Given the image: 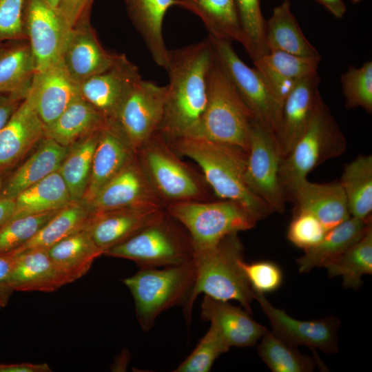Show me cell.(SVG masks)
Returning <instances> with one entry per match:
<instances>
[{"mask_svg":"<svg viewBox=\"0 0 372 372\" xmlns=\"http://www.w3.org/2000/svg\"><path fill=\"white\" fill-rule=\"evenodd\" d=\"M197 15L209 35L229 42H245L234 0H174Z\"/></svg>","mask_w":372,"mask_h":372,"instance_id":"32","label":"cell"},{"mask_svg":"<svg viewBox=\"0 0 372 372\" xmlns=\"http://www.w3.org/2000/svg\"><path fill=\"white\" fill-rule=\"evenodd\" d=\"M167 85L141 79L111 119L136 152L161 127L165 110Z\"/></svg>","mask_w":372,"mask_h":372,"instance_id":"12","label":"cell"},{"mask_svg":"<svg viewBox=\"0 0 372 372\" xmlns=\"http://www.w3.org/2000/svg\"><path fill=\"white\" fill-rule=\"evenodd\" d=\"M107 121L79 95L54 121L45 126V136L68 148L102 129Z\"/></svg>","mask_w":372,"mask_h":372,"instance_id":"30","label":"cell"},{"mask_svg":"<svg viewBox=\"0 0 372 372\" xmlns=\"http://www.w3.org/2000/svg\"><path fill=\"white\" fill-rule=\"evenodd\" d=\"M117 54L102 45L87 22L72 29L61 61L71 77L81 84L109 68Z\"/></svg>","mask_w":372,"mask_h":372,"instance_id":"21","label":"cell"},{"mask_svg":"<svg viewBox=\"0 0 372 372\" xmlns=\"http://www.w3.org/2000/svg\"><path fill=\"white\" fill-rule=\"evenodd\" d=\"M255 119L254 113L240 96L213 53L207 73L206 105L191 137L248 152Z\"/></svg>","mask_w":372,"mask_h":372,"instance_id":"4","label":"cell"},{"mask_svg":"<svg viewBox=\"0 0 372 372\" xmlns=\"http://www.w3.org/2000/svg\"><path fill=\"white\" fill-rule=\"evenodd\" d=\"M240 265L254 292L271 293L282 285L283 273L276 263L269 260L247 263L242 260Z\"/></svg>","mask_w":372,"mask_h":372,"instance_id":"46","label":"cell"},{"mask_svg":"<svg viewBox=\"0 0 372 372\" xmlns=\"http://www.w3.org/2000/svg\"><path fill=\"white\" fill-rule=\"evenodd\" d=\"M340 81L346 107H362L371 114L372 62L366 61L360 68L350 65L341 75Z\"/></svg>","mask_w":372,"mask_h":372,"instance_id":"41","label":"cell"},{"mask_svg":"<svg viewBox=\"0 0 372 372\" xmlns=\"http://www.w3.org/2000/svg\"><path fill=\"white\" fill-rule=\"evenodd\" d=\"M346 149L345 137L322 99L306 130L282 160L279 177L286 200L312 170Z\"/></svg>","mask_w":372,"mask_h":372,"instance_id":"6","label":"cell"},{"mask_svg":"<svg viewBox=\"0 0 372 372\" xmlns=\"http://www.w3.org/2000/svg\"><path fill=\"white\" fill-rule=\"evenodd\" d=\"M224 338L212 324L190 355L174 372H208L214 361L229 350Z\"/></svg>","mask_w":372,"mask_h":372,"instance_id":"43","label":"cell"},{"mask_svg":"<svg viewBox=\"0 0 372 372\" xmlns=\"http://www.w3.org/2000/svg\"><path fill=\"white\" fill-rule=\"evenodd\" d=\"M17 254L11 285L17 291L52 292L74 282L50 258L47 249H34Z\"/></svg>","mask_w":372,"mask_h":372,"instance_id":"25","label":"cell"},{"mask_svg":"<svg viewBox=\"0 0 372 372\" xmlns=\"http://www.w3.org/2000/svg\"><path fill=\"white\" fill-rule=\"evenodd\" d=\"M136 156L165 207L177 203L211 200V189L203 174L183 161L159 132L136 152Z\"/></svg>","mask_w":372,"mask_h":372,"instance_id":"5","label":"cell"},{"mask_svg":"<svg viewBox=\"0 0 372 372\" xmlns=\"http://www.w3.org/2000/svg\"><path fill=\"white\" fill-rule=\"evenodd\" d=\"M260 358L273 372H311L315 360L302 355L272 331L266 330L258 347Z\"/></svg>","mask_w":372,"mask_h":372,"instance_id":"39","label":"cell"},{"mask_svg":"<svg viewBox=\"0 0 372 372\" xmlns=\"http://www.w3.org/2000/svg\"><path fill=\"white\" fill-rule=\"evenodd\" d=\"M293 214L287 229V239L304 251L318 244L327 231L322 223L308 212Z\"/></svg>","mask_w":372,"mask_h":372,"instance_id":"45","label":"cell"},{"mask_svg":"<svg viewBox=\"0 0 372 372\" xmlns=\"http://www.w3.org/2000/svg\"><path fill=\"white\" fill-rule=\"evenodd\" d=\"M165 209L187 231L194 250L210 248L229 234L252 229L258 222L242 205L229 200L177 203Z\"/></svg>","mask_w":372,"mask_h":372,"instance_id":"8","label":"cell"},{"mask_svg":"<svg viewBox=\"0 0 372 372\" xmlns=\"http://www.w3.org/2000/svg\"><path fill=\"white\" fill-rule=\"evenodd\" d=\"M194 280L192 262L162 269H141L123 282L133 296L137 320L143 330L147 331L163 311L183 304Z\"/></svg>","mask_w":372,"mask_h":372,"instance_id":"9","label":"cell"},{"mask_svg":"<svg viewBox=\"0 0 372 372\" xmlns=\"http://www.w3.org/2000/svg\"><path fill=\"white\" fill-rule=\"evenodd\" d=\"M325 268L330 278L340 276L344 287L358 289L362 277L372 274V223L357 242Z\"/></svg>","mask_w":372,"mask_h":372,"instance_id":"38","label":"cell"},{"mask_svg":"<svg viewBox=\"0 0 372 372\" xmlns=\"http://www.w3.org/2000/svg\"><path fill=\"white\" fill-rule=\"evenodd\" d=\"M254 292V291H253ZM263 313L271 325L272 331L293 347L304 345L319 349L327 353L338 351L339 320L333 316L312 320H300L273 307L265 294L254 292Z\"/></svg>","mask_w":372,"mask_h":372,"instance_id":"14","label":"cell"},{"mask_svg":"<svg viewBox=\"0 0 372 372\" xmlns=\"http://www.w3.org/2000/svg\"><path fill=\"white\" fill-rule=\"evenodd\" d=\"M242 260L243 246L238 233L225 236L210 248L194 250L195 280L183 303L187 325L194 301L203 293L218 300L237 301L252 314L251 304L254 295L242 269Z\"/></svg>","mask_w":372,"mask_h":372,"instance_id":"3","label":"cell"},{"mask_svg":"<svg viewBox=\"0 0 372 372\" xmlns=\"http://www.w3.org/2000/svg\"><path fill=\"white\" fill-rule=\"evenodd\" d=\"M166 139L177 154L187 156L198 165L207 185L220 199L240 203L258 221L273 213L245 183L247 152L201 138Z\"/></svg>","mask_w":372,"mask_h":372,"instance_id":"2","label":"cell"},{"mask_svg":"<svg viewBox=\"0 0 372 372\" xmlns=\"http://www.w3.org/2000/svg\"><path fill=\"white\" fill-rule=\"evenodd\" d=\"M141 79L138 68L125 54H118L109 68L80 84V96L111 120Z\"/></svg>","mask_w":372,"mask_h":372,"instance_id":"15","label":"cell"},{"mask_svg":"<svg viewBox=\"0 0 372 372\" xmlns=\"http://www.w3.org/2000/svg\"><path fill=\"white\" fill-rule=\"evenodd\" d=\"M86 205L91 213L148 205L164 206L152 189L136 155Z\"/></svg>","mask_w":372,"mask_h":372,"instance_id":"17","label":"cell"},{"mask_svg":"<svg viewBox=\"0 0 372 372\" xmlns=\"http://www.w3.org/2000/svg\"><path fill=\"white\" fill-rule=\"evenodd\" d=\"M370 223L371 219L363 220L351 216L328 230L318 244L304 250V255L297 259L298 271L305 273L315 267H325L357 242Z\"/></svg>","mask_w":372,"mask_h":372,"instance_id":"29","label":"cell"},{"mask_svg":"<svg viewBox=\"0 0 372 372\" xmlns=\"http://www.w3.org/2000/svg\"><path fill=\"white\" fill-rule=\"evenodd\" d=\"M327 8L335 18H342L346 12L343 0H316Z\"/></svg>","mask_w":372,"mask_h":372,"instance_id":"54","label":"cell"},{"mask_svg":"<svg viewBox=\"0 0 372 372\" xmlns=\"http://www.w3.org/2000/svg\"><path fill=\"white\" fill-rule=\"evenodd\" d=\"M59 210L28 215L9 220L0 228V254L11 251L25 243Z\"/></svg>","mask_w":372,"mask_h":372,"instance_id":"42","label":"cell"},{"mask_svg":"<svg viewBox=\"0 0 372 372\" xmlns=\"http://www.w3.org/2000/svg\"><path fill=\"white\" fill-rule=\"evenodd\" d=\"M128 16L143 38L152 59L165 69L169 50L165 43L163 24L174 0H124Z\"/></svg>","mask_w":372,"mask_h":372,"instance_id":"27","label":"cell"},{"mask_svg":"<svg viewBox=\"0 0 372 372\" xmlns=\"http://www.w3.org/2000/svg\"><path fill=\"white\" fill-rule=\"evenodd\" d=\"M320 81L318 73L299 80L282 105L276 137L283 157L303 134L322 99Z\"/></svg>","mask_w":372,"mask_h":372,"instance_id":"20","label":"cell"},{"mask_svg":"<svg viewBox=\"0 0 372 372\" xmlns=\"http://www.w3.org/2000/svg\"><path fill=\"white\" fill-rule=\"evenodd\" d=\"M4 307V305L3 304V303L0 301V309Z\"/></svg>","mask_w":372,"mask_h":372,"instance_id":"56","label":"cell"},{"mask_svg":"<svg viewBox=\"0 0 372 372\" xmlns=\"http://www.w3.org/2000/svg\"><path fill=\"white\" fill-rule=\"evenodd\" d=\"M213 58L206 39L176 50H169V84L163 121L159 129L166 138L191 137L207 101V73Z\"/></svg>","mask_w":372,"mask_h":372,"instance_id":"1","label":"cell"},{"mask_svg":"<svg viewBox=\"0 0 372 372\" xmlns=\"http://www.w3.org/2000/svg\"><path fill=\"white\" fill-rule=\"evenodd\" d=\"M52 260L74 281L85 276L94 261L104 254L86 227L47 249Z\"/></svg>","mask_w":372,"mask_h":372,"instance_id":"34","label":"cell"},{"mask_svg":"<svg viewBox=\"0 0 372 372\" xmlns=\"http://www.w3.org/2000/svg\"><path fill=\"white\" fill-rule=\"evenodd\" d=\"M105 255L134 261L141 269L193 262L194 248L185 229L166 211L163 216Z\"/></svg>","mask_w":372,"mask_h":372,"instance_id":"7","label":"cell"},{"mask_svg":"<svg viewBox=\"0 0 372 372\" xmlns=\"http://www.w3.org/2000/svg\"><path fill=\"white\" fill-rule=\"evenodd\" d=\"M244 36L243 46L254 61L268 53L265 43V24L260 0H234Z\"/></svg>","mask_w":372,"mask_h":372,"instance_id":"40","label":"cell"},{"mask_svg":"<svg viewBox=\"0 0 372 372\" xmlns=\"http://www.w3.org/2000/svg\"><path fill=\"white\" fill-rule=\"evenodd\" d=\"M79 88L61 60L36 71L26 99L48 126L80 95Z\"/></svg>","mask_w":372,"mask_h":372,"instance_id":"18","label":"cell"},{"mask_svg":"<svg viewBox=\"0 0 372 372\" xmlns=\"http://www.w3.org/2000/svg\"><path fill=\"white\" fill-rule=\"evenodd\" d=\"M22 101L10 95L0 94V131Z\"/></svg>","mask_w":372,"mask_h":372,"instance_id":"51","label":"cell"},{"mask_svg":"<svg viewBox=\"0 0 372 372\" xmlns=\"http://www.w3.org/2000/svg\"><path fill=\"white\" fill-rule=\"evenodd\" d=\"M161 205H148L92 213L86 228L103 253L128 240L165 213Z\"/></svg>","mask_w":372,"mask_h":372,"instance_id":"16","label":"cell"},{"mask_svg":"<svg viewBox=\"0 0 372 372\" xmlns=\"http://www.w3.org/2000/svg\"><path fill=\"white\" fill-rule=\"evenodd\" d=\"M265 43L268 52L283 51L307 56H321L303 34L291 10L289 0L274 8L266 21Z\"/></svg>","mask_w":372,"mask_h":372,"instance_id":"31","label":"cell"},{"mask_svg":"<svg viewBox=\"0 0 372 372\" xmlns=\"http://www.w3.org/2000/svg\"><path fill=\"white\" fill-rule=\"evenodd\" d=\"M68 148L45 136L7 178L0 197L15 198L25 189L59 170Z\"/></svg>","mask_w":372,"mask_h":372,"instance_id":"26","label":"cell"},{"mask_svg":"<svg viewBox=\"0 0 372 372\" xmlns=\"http://www.w3.org/2000/svg\"><path fill=\"white\" fill-rule=\"evenodd\" d=\"M17 260V254L11 251L0 254V301L4 307L14 291L11 276Z\"/></svg>","mask_w":372,"mask_h":372,"instance_id":"50","label":"cell"},{"mask_svg":"<svg viewBox=\"0 0 372 372\" xmlns=\"http://www.w3.org/2000/svg\"><path fill=\"white\" fill-rule=\"evenodd\" d=\"M92 213L82 201L63 207L28 241L11 251L19 254L34 249H48L68 236L85 228Z\"/></svg>","mask_w":372,"mask_h":372,"instance_id":"36","label":"cell"},{"mask_svg":"<svg viewBox=\"0 0 372 372\" xmlns=\"http://www.w3.org/2000/svg\"><path fill=\"white\" fill-rule=\"evenodd\" d=\"M46 363L0 364V372H51Z\"/></svg>","mask_w":372,"mask_h":372,"instance_id":"52","label":"cell"},{"mask_svg":"<svg viewBox=\"0 0 372 372\" xmlns=\"http://www.w3.org/2000/svg\"><path fill=\"white\" fill-rule=\"evenodd\" d=\"M72 201L66 184L57 170L16 196L10 219L59 210Z\"/></svg>","mask_w":372,"mask_h":372,"instance_id":"33","label":"cell"},{"mask_svg":"<svg viewBox=\"0 0 372 372\" xmlns=\"http://www.w3.org/2000/svg\"><path fill=\"white\" fill-rule=\"evenodd\" d=\"M288 200L294 203L293 212L306 211L312 214L327 231L351 217L346 196L339 181L317 183L307 179L293 190Z\"/></svg>","mask_w":372,"mask_h":372,"instance_id":"23","label":"cell"},{"mask_svg":"<svg viewBox=\"0 0 372 372\" xmlns=\"http://www.w3.org/2000/svg\"><path fill=\"white\" fill-rule=\"evenodd\" d=\"M45 136L44 123L25 99L0 131V174L17 166Z\"/></svg>","mask_w":372,"mask_h":372,"instance_id":"19","label":"cell"},{"mask_svg":"<svg viewBox=\"0 0 372 372\" xmlns=\"http://www.w3.org/2000/svg\"><path fill=\"white\" fill-rule=\"evenodd\" d=\"M136 155V152L114 121L107 120L101 132L89 182L81 201L88 204Z\"/></svg>","mask_w":372,"mask_h":372,"instance_id":"22","label":"cell"},{"mask_svg":"<svg viewBox=\"0 0 372 372\" xmlns=\"http://www.w3.org/2000/svg\"><path fill=\"white\" fill-rule=\"evenodd\" d=\"M25 0H0V43L27 40L23 21Z\"/></svg>","mask_w":372,"mask_h":372,"instance_id":"47","label":"cell"},{"mask_svg":"<svg viewBox=\"0 0 372 372\" xmlns=\"http://www.w3.org/2000/svg\"><path fill=\"white\" fill-rule=\"evenodd\" d=\"M23 21L37 70L61 61L72 28L59 10L42 0H25Z\"/></svg>","mask_w":372,"mask_h":372,"instance_id":"13","label":"cell"},{"mask_svg":"<svg viewBox=\"0 0 372 372\" xmlns=\"http://www.w3.org/2000/svg\"><path fill=\"white\" fill-rule=\"evenodd\" d=\"M14 205V198L0 197V228L11 218Z\"/></svg>","mask_w":372,"mask_h":372,"instance_id":"53","label":"cell"},{"mask_svg":"<svg viewBox=\"0 0 372 372\" xmlns=\"http://www.w3.org/2000/svg\"><path fill=\"white\" fill-rule=\"evenodd\" d=\"M259 59L281 75L299 81L318 73L321 56H307L283 51H271Z\"/></svg>","mask_w":372,"mask_h":372,"instance_id":"44","label":"cell"},{"mask_svg":"<svg viewBox=\"0 0 372 372\" xmlns=\"http://www.w3.org/2000/svg\"><path fill=\"white\" fill-rule=\"evenodd\" d=\"M37 68L27 40L0 43V94L23 101L30 90Z\"/></svg>","mask_w":372,"mask_h":372,"instance_id":"28","label":"cell"},{"mask_svg":"<svg viewBox=\"0 0 372 372\" xmlns=\"http://www.w3.org/2000/svg\"><path fill=\"white\" fill-rule=\"evenodd\" d=\"M102 129L69 147L67 154L59 169L72 201H81L83 197L89 182L93 157Z\"/></svg>","mask_w":372,"mask_h":372,"instance_id":"37","label":"cell"},{"mask_svg":"<svg viewBox=\"0 0 372 372\" xmlns=\"http://www.w3.org/2000/svg\"><path fill=\"white\" fill-rule=\"evenodd\" d=\"M49 6L52 7L54 9L58 10L59 6L61 0H42Z\"/></svg>","mask_w":372,"mask_h":372,"instance_id":"55","label":"cell"},{"mask_svg":"<svg viewBox=\"0 0 372 372\" xmlns=\"http://www.w3.org/2000/svg\"><path fill=\"white\" fill-rule=\"evenodd\" d=\"M353 3H358L361 0H351Z\"/></svg>","mask_w":372,"mask_h":372,"instance_id":"57","label":"cell"},{"mask_svg":"<svg viewBox=\"0 0 372 372\" xmlns=\"http://www.w3.org/2000/svg\"><path fill=\"white\" fill-rule=\"evenodd\" d=\"M218 61L237 92L256 118L276 136L280 111L261 76L238 56L231 43L211 36L207 37Z\"/></svg>","mask_w":372,"mask_h":372,"instance_id":"11","label":"cell"},{"mask_svg":"<svg viewBox=\"0 0 372 372\" xmlns=\"http://www.w3.org/2000/svg\"><path fill=\"white\" fill-rule=\"evenodd\" d=\"M94 0H61L58 10L71 28L90 22Z\"/></svg>","mask_w":372,"mask_h":372,"instance_id":"49","label":"cell"},{"mask_svg":"<svg viewBox=\"0 0 372 372\" xmlns=\"http://www.w3.org/2000/svg\"><path fill=\"white\" fill-rule=\"evenodd\" d=\"M282 158L275 134L255 119L249 136L245 180L273 213L285 211L287 200L279 177Z\"/></svg>","mask_w":372,"mask_h":372,"instance_id":"10","label":"cell"},{"mask_svg":"<svg viewBox=\"0 0 372 372\" xmlns=\"http://www.w3.org/2000/svg\"><path fill=\"white\" fill-rule=\"evenodd\" d=\"M253 63L271 95L281 109L284 101L292 92L298 81L292 80L281 75L260 59L256 60Z\"/></svg>","mask_w":372,"mask_h":372,"instance_id":"48","label":"cell"},{"mask_svg":"<svg viewBox=\"0 0 372 372\" xmlns=\"http://www.w3.org/2000/svg\"><path fill=\"white\" fill-rule=\"evenodd\" d=\"M201 317L217 329L229 347H253L267 330L246 310L205 295L201 304Z\"/></svg>","mask_w":372,"mask_h":372,"instance_id":"24","label":"cell"},{"mask_svg":"<svg viewBox=\"0 0 372 372\" xmlns=\"http://www.w3.org/2000/svg\"><path fill=\"white\" fill-rule=\"evenodd\" d=\"M339 182L351 216L363 220L371 219L372 156L359 155L346 164Z\"/></svg>","mask_w":372,"mask_h":372,"instance_id":"35","label":"cell"}]
</instances>
